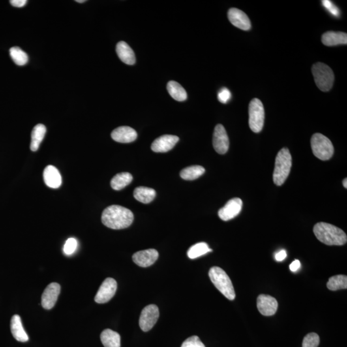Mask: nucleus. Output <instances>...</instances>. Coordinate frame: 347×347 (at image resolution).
Segmentation results:
<instances>
[{
  "instance_id": "f257e3e1",
  "label": "nucleus",
  "mask_w": 347,
  "mask_h": 347,
  "mask_svg": "<svg viewBox=\"0 0 347 347\" xmlns=\"http://www.w3.org/2000/svg\"><path fill=\"white\" fill-rule=\"evenodd\" d=\"M101 218L102 223L108 228L121 230L130 226L133 222L134 215L125 207L111 205L103 211Z\"/></svg>"
},
{
  "instance_id": "f03ea898",
  "label": "nucleus",
  "mask_w": 347,
  "mask_h": 347,
  "mask_svg": "<svg viewBox=\"0 0 347 347\" xmlns=\"http://www.w3.org/2000/svg\"><path fill=\"white\" fill-rule=\"evenodd\" d=\"M313 231L317 239L326 245L342 246L347 243L346 233L333 224L318 222L315 224Z\"/></svg>"
},
{
  "instance_id": "7ed1b4c3",
  "label": "nucleus",
  "mask_w": 347,
  "mask_h": 347,
  "mask_svg": "<svg viewBox=\"0 0 347 347\" xmlns=\"http://www.w3.org/2000/svg\"><path fill=\"white\" fill-rule=\"evenodd\" d=\"M292 166V158L288 148H283L277 154L273 172V181L281 186L288 178Z\"/></svg>"
},
{
  "instance_id": "20e7f679",
  "label": "nucleus",
  "mask_w": 347,
  "mask_h": 347,
  "mask_svg": "<svg viewBox=\"0 0 347 347\" xmlns=\"http://www.w3.org/2000/svg\"><path fill=\"white\" fill-rule=\"evenodd\" d=\"M209 277L216 288L230 301H233L235 293L232 282L226 272L219 267H212L210 269Z\"/></svg>"
},
{
  "instance_id": "39448f33",
  "label": "nucleus",
  "mask_w": 347,
  "mask_h": 347,
  "mask_svg": "<svg viewBox=\"0 0 347 347\" xmlns=\"http://www.w3.org/2000/svg\"><path fill=\"white\" fill-rule=\"evenodd\" d=\"M315 83L322 91H329L333 87L334 81L333 71L327 64L322 63L314 64L312 67Z\"/></svg>"
},
{
  "instance_id": "423d86ee",
  "label": "nucleus",
  "mask_w": 347,
  "mask_h": 347,
  "mask_svg": "<svg viewBox=\"0 0 347 347\" xmlns=\"http://www.w3.org/2000/svg\"><path fill=\"white\" fill-rule=\"evenodd\" d=\"M310 144L312 153L318 159L326 161L331 159L334 154V147L327 137L320 133L312 135Z\"/></svg>"
},
{
  "instance_id": "0eeeda50",
  "label": "nucleus",
  "mask_w": 347,
  "mask_h": 347,
  "mask_svg": "<svg viewBox=\"0 0 347 347\" xmlns=\"http://www.w3.org/2000/svg\"><path fill=\"white\" fill-rule=\"evenodd\" d=\"M249 126L254 132L262 130L264 122V108L262 102L258 98H254L249 105Z\"/></svg>"
},
{
  "instance_id": "6e6552de",
  "label": "nucleus",
  "mask_w": 347,
  "mask_h": 347,
  "mask_svg": "<svg viewBox=\"0 0 347 347\" xmlns=\"http://www.w3.org/2000/svg\"><path fill=\"white\" fill-rule=\"evenodd\" d=\"M159 308L151 304L146 306L141 312L139 325L143 331H149L156 324L159 318Z\"/></svg>"
},
{
  "instance_id": "1a4fd4ad",
  "label": "nucleus",
  "mask_w": 347,
  "mask_h": 347,
  "mask_svg": "<svg viewBox=\"0 0 347 347\" xmlns=\"http://www.w3.org/2000/svg\"><path fill=\"white\" fill-rule=\"evenodd\" d=\"M117 289V282L112 278H108L103 282L95 297L98 304H105L114 297Z\"/></svg>"
},
{
  "instance_id": "9d476101",
  "label": "nucleus",
  "mask_w": 347,
  "mask_h": 347,
  "mask_svg": "<svg viewBox=\"0 0 347 347\" xmlns=\"http://www.w3.org/2000/svg\"><path fill=\"white\" fill-rule=\"evenodd\" d=\"M230 141L226 130L221 124L216 126L213 134V146L217 153L224 154L228 151Z\"/></svg>"
},
{
  "instance_id": "9b49d317",
  "label": "nucleus",
  "mask_w": 347,
  "mask_h": 347,
  "mask_svg": "<svg viewBox=\"0 0 347 347\" xmlns=\"http://www.w3.org/2000/svg\"><path fill=\"white\" fill-rule=\"evenodd\" d=\"M242 208H243V201L241 199L238 198L231 199L226 203L224 207L218 211V217L224 221L232 219L239 215L242 211Z\"/></svg>"
},
{
  "instance_id": "f8f14e48",
  "label": "nucleus",
  "mask_w": 347,
  "mask_h": 347,
  "mask_svg": "<svg viewBox=\"0 0 347 347\" xmlns=\"http://www.w3.org/2000/svg\"><path fill=\"white\" fill-rule=\"evenodd\" d=\"M259 311L263 316H270L276 313L278 309V302L275 298L267 295H259L257 300Z\"/></svg>"
},
{
  "instance_id": "ddd939ff",
  "label": "nucleus",
  "mask_w": 347,
  "mask_h": 347,
  "mask_svg": "<svg viewBox=\"0 0 347 347\" xmlns=\"http://www.w3.org/2000/svg\"><path fill=\"white\" fill-rule=\"evenodd\" d=\"M61 292V286L57 283L53 282L49 284L43 293L42 305L45 309L49 310L54 307L58 297Z\"/></svg>"
},
{
  "instance_id": "4468645a",
  "label": "nucleus",
  "mask_w": 347,
  "mask_h": 347,
  "mask_svg": "<svg viewBox=\"0 0 347 347\" xmlns=\"http://www.w3.org/2000/svg\"><path fill=\"white\" fill-rule=\"evenodd\" d=\"M179 140L174 135H163L153 141L151 149L155 153H166L173 149Z\"/></svg>"
},
{
  "instance_id": "2eb2a0df",
  "label": "nucleus",
  "mask_w": 347,
  "mask_h": 347,
  "mask_svg": "<svg viewBox=\"0 0 347 347\" xmlns=\"http://www.w3.org/2000/svg\"><path fill=\"white\" fill-rule=\"evenodd\" d=\"M228 18L231 24L243 31H249L252 27L250 19L246 13L237 8H231L228 10Z\"/></svg>"
},
{
  "instance_id": "dca6fc26",
  "label": "nucleus",
  "mask_w": 347,
  "mask_h": 347,
  "mask_svg": "<svg viewBox=\"0 0 347 347\" xmlns=\"http://www.w3.org/2000/svg\"><path fill=\"white\" fill-rule=\"evenodd\" d=\"M159 257L157 250L149 249L140 251L132 256V260L136 265L142 267L151 266Z\"/></svg>"
},
{
  "instance_id": "f3484780",
  "label": "nucleus",
  "mask_w": 347,
  "mask_h": 347,
  "mask_svg": "<svg viewBox=\"0 0 347 347\" xmlns=\"http://www.w3.org/2000/svg\"><path fill=\"white\" fill-rule=\"evenodd\" d=\"M111 138L117 142L130 143L136 140L137 132L134 129L129 126H121L113 130L111 132Z\"/></svg>"
},
{
  "instance_id": "a211bd4d",
  "label": "nucleus",
  "mask_w": 347,
  "mask_h": 347,
  "mask_svg": "<svg viewBox=\"0 0 347 347\" xmlns=\"http://www.w3.org/2000/svg\"><path fill=\"white\" fill-rule=\"evenodd\" d=\"M43 179L45 184L48 187L57 188L60 187L62 183L61 174L56 167L53 166H48L43 171Z\"/></svg>"
},
{
  "instance_id": "6ab92c4d",
  "label": "nucleus",
  "mask_w": 347,
  "mask_h": 347,
  "mask_svg": "<svg viewBox=\"0 0 347 347\" xmlns=\"http://www.w3.org/2000/svg\"><path fill=\"white\" fill-rule=\"evenodd\" d=\"M323 44L327 46L347 44V34L345 32L329 31L325 32L321 37Z\"/></svg>"
},
{
  "instance_id": "aec40b11",
  "label": "nucleus",
  "mask_w": 347,
  "mask_h": 347,
  "mask_svg": "<svg viewBox=\"0 0 347 347\" xmlns=\"http://www.w3.org/2000/svg\"><path fill=\"white\" fill-rule=\"evenodd\" d=\"M118 56L123 63L132 65L136 63V57L132 49L129 46L126 42H121L118 43L116 47Z\"/></svg>"
},
{
  "instance_id": "412c9836",
  "label": "nucleus",
  "mask_w": 347,
  "mask_h": 347,
  "mask_svg": "<svg viewBox=\"0 0 347 347\" xmlns=\"http://www.w3.org/2000/svg\"><path fill=\"white\" fill-rule=\"evenodd\" d=\"M10 330L12 336L15 339L20 342H27L29 340V336L26 333L20 316L19 315H14L12 317L10 321Z\"/></svg>"
},
{
  "instance_id": "4be33fe9",
  "label": "nucleus",
  "mask_w": 347,
  "mask_h": 347,
  "mask_svg": "<svg viewBox=\"0 0 347 347\" xmlns=\"http://www.w3.org/2000/svg\"><path fill=\"white\" fill-rule=\"evenodd\" d=\"M100 340L104 347H121V336L112 330H104L100 334Z\"/></svg>"
},
{
  "instance_id": "5701e85b",
  "label": "nucleus",
  "mask_w": 347,
  "mask_h": 347,
  "mask_svg": "<svg viewBox=\"0 0 347 347\" xmlns=\"http://www.w3.org/2000/svg\"><path fill=\"white\" fill-rule=\"evenodd\" d=\"M156 191L153 188L140 186L134 190V198L139 202L148 204L152 202L156 197Z\"/></svg>"
},
{
  "instance_id": "b1692460",
  "label": "nucleus",
  "mask_w": 347,
  "mask_h": 347,
  "mask_svg": "<svg viewBox=\"0 0 347 347\" xmlns=\"http://www.w3.org/2000/svg\"><path fill=\"white\" fill-rule=\"evenodd\" d=\"M46 132V128L43 124H38L34 128L32 132L31 151L34 152L38 151L41 143L43 140Z\"/></svg>"
},
{
  "instance_id": "393cba45",
  "label": "nucleus",
  "mask_w": 347,
  "mask_h": 347,
  "mask_svg": "<svg viewBox=\"0 0 347 347\" xmlns=\"http://www.w3.org/2000/svg\"><path fill=\"white\" fill-rule=\"evenodd\" d=\"M167 91L174 99L177 101H185L187 98L185 89L175 81H171L167 84Z\"/></svg>"
},
{
  "instance_id": "a878e982",
  "label": "nucleus",
  "mask_w": 347,
  "mask_h": 347,
  "mask_svg": "<svg viewBox=\"0 0 347 347\" xmlns=\"http://www.w3.org/2000/svg\"><path fill=\"white\" fill-rule=\"evenodd\" d=\"M132 181V175L129 173L117 174L111 181V186L113 189L121 190L130 185Z\"/></svg>"
},
{
  "instance_id": "bb28decb",
  "label": "nucleus",
  "mask_w": 347,
  "mask_h": 347,
  "mask_svg": "<svg viewBox=\"0 0 347 347\" xmlns=\"http://www.w3.org/2000/svg\"><path fill=\"white\" fill-rule=\"evenodd\" d=\"M205 172L204 167L199 166H193L186 167L180 173V176L185 180H194L202 175Z\"/></svg>"
},
{
  "instance_id": "cd10ccee",
  "label": "nucleus",
  "mask_w": 347,
  "mask_h": 347,
  "mask_svg": "<svg viewBox=\"0 0 347 347\" xmlns=\"http://www.w3.org/2000/svg\"><path fill=\"white\" fill-rule=\"evenodd\" d=\"M327 287L331 291L346 289L347 288V276L343 275L332 276L327 282Z\"/></svg>"
},
{
  "instance_id": "c85d7f7f",
  "label": "nucleus",
  "mask_w": 347,
  "mask_h": 347,
  "mask_svg": "<svg viewBox=\"0 0 347 347\" xmlns=\"http://www.w3.org/2000/svg\"><path fill=\"white\" fill-rule=\"evenodd\" d=\"M211 252L212 250L210 249L207 243H199L191 246L188 250L187 255L190 259H194Z\"/></svg>"
},
{
  "instance_id": "c756f323",
  "label": "nucleus",
  "mask_w": 347,
  "mask_h": 347,
  "mask_svg": "<svg viewBox=\"0 0 347 347\" xmlns=\"http://www.w3.org/2000/svg\"><path fill=\"white\" fill-rule=\"evenodd\" d=\"M10 55L13 61L18 66L25 65L29 61L27 53L19 47L15 46L10 48Z\"/></svg>"
},
{
  "instance_id": "7c9ffc66",
  "label": "nucleus",
  "mask_w": 347,
  "mask_h": 347,
  "mask_svg": "<svg viewBox=\"0 0 347 347\" xmlns=\"http://www.w3.org/2000/svg\"><path fill=\"white\" fill-rule=\"evenodd\" d=\"M320 337L316 333L307 334L302 342V347H318L320 345Z\"/></svg>"
},
{
  "instance_id": "2f4dec72",
  "label": "nucleus",
  "mask_w": 347,
  "mask_h": 347,
  "mask_svg": "<svg viewBox=\"0 0 347 347\" xmlns=\"http://www.w3.org/2000/svg\"><path fill=\"white\" fill-rule=\"evenodd\" d=\"M77 241L74 238H70L64 244L63 251L66 256H71L77 249Z\"/></svg>"
},
{
  "instance_id": "473e14b6",
  "label": "nucleus",
  "mask_w": 347,
  "mask_h": 347,
  "mask_svg": "<svg viewBox=\"0 0 347 347\" xmlns=\"http://www.w3.org/2000/svg\"><path fill=\"white\" fill-rule=\"evenodd\" d=\"M181 347H205L198 336H193L188 338L182 344Z\"/></svg>"
},
{
  "instance_id": "72a5a7b5",
  "label": "nucleus",
  "mask_w": 347,
  "mask_h": 347,
  "mask_svg": "<svg viewBox=\"0 0 347 347\" xmlns=\"http://www.w3.org/2000/svg\"><path fill=\"white\" fill-rule=\"evenodd\" d=\"M322 3L325 8L333 16L336 17L340 16V11L339 8L334 5L333 2L329 1V0H324V1H322Z\"/></svg>"
},
{
  "instance_id": "f704fd0d",
  "label": "nucleus",
  "mask_w": 347,
  "mask_h": 347,
  "mask_svg": "<svg viewBox=\"0 0 347 347\" xmlns=\"http://www.w3.org/2000/svg\"><path fill=\"white\" fill-rule=\"evenodd\" d=\"M231 97V92L230 90L223 87L218 91L217 98L218 101L222 103V104H226L227 102L230 100Z\"/></svg>"
},
{
  "instance_id": "c9c22d12",
  "label": "nucleus",
  "mask_w": 347,
  "mask_h": 347,
  "mask_svg": "<svg viewBox=\"0 0 347 347\" xmlns=\"http://www.w3.org/2000/svg\"><path fill=\"white\" fill-rule=\"evenodd\" d=\"M10 4L15 7H23L27 3V0H11L10 1Z\"/></svg>"
},
{
  "instance_id": "e433bc0d",
  "label": "nucleus",
  "mask_w": 347,
  "mask_h": 347,
  "mask_svg": "<svg viewBox=\"0 0 347 347\" xmlns=\"http://www.w3.org/2000/svg\"><path fill=\"white\" fill-rule=\"evenodd\" d=\"M287 253L285 250H281L280 252L277 253L275 256L276 260L278 261V262H281L286 258Z\"/></svg>"
},
{
  "instance_id": "4c0bfd02",
  "label": "nucleus",
  "mask_w": 347,
  "mask_h": 347,
  "mask_svg": "<svg viewBox=\"0 0 347 347\" xmlns=\"http://www.w3.org/2000/svg\"><path fill=\"white\" fill-rule=\"evenodd\" d=\"M301 267V262L299 260H295L289 265V268L291 271L296 272Z\"/></svg>"
},
{
  "instance_id": "58836bf2",
  "label": "nucleus",
  "mask_w": 347,
  "mask_h": 347,
  "mask_svg": "<svg viewBox=\"0 0 347 347\" xmlns=\"http://www.w3.org/2000/svg\"><path fill=\"white\" fill-rule=\"evenodd\" d=\"M347 179L346 178L344 180V181H343V185H344V186L345 188H347Z\"/></svg>"
},
{
  "instance_id": "ea45409f",
  "label": "nucleus",
  "mask_w": 347,
  "mask_h": 347,
  "mask_svg": "<svg viewBox=\"0 0 347 347\" xmlns=\"http://www.w3.org/2000/svg\"><path fill=\"white\" fill-rule=\"evenodd\" d=\"M76 2H78V3H85L86 2V0H76Z\"/></svg>"
}]
</instances>
